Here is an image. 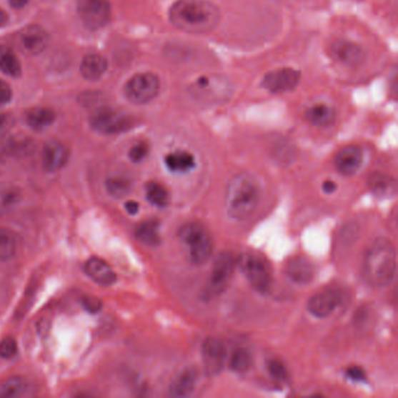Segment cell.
<instances>
[{
  "mask_svg": "<svg viewBox=\"0 0 398 398\" xmlns=\"http://www.w3.org/2000/svg\"><path fill=\"white\" fill-rule=\"evenodd\" d=\"M169 16L176 29L189 34L213 32L221 21L220 9L209 0H176Z\"/></svg>",
  "mask_w": 398,
  "mask_h": 398,
  "instance_id": "1",
  "label": "cell"
},
{
  "mask_svg": "<svg viewBox=\"0 0 398 398\" xmlns=\"http://www.w3.org/2000/svg\"><path fill=\"white\" fill-rule=\"evenodd\" d=\"M396 272V249L389 239H377L370 246L363 263V276L374 287L392 283Z\"/></svg>",
  "mask_w": 398,
  "mask_h": 398,
  "instance_id": "2",
  "label": "cell"
},
{
  "mask_svg": "<svg viewBox=\"0 0 398 398\" xmlns=\"http://www.w3.org/2000/svg\"><path fill=\"white\" fill-rule=\"evenodd\" d=\"M261 191L257 180L249 174L234 176L226 191V211L233 220H247L255 213Z\"/></svg>",
  "mask_w": 398,
  "mask_h": 398,
  "instance_id": "3",
  "label": "cell"
},
{
  "mask_svg": "<svg viewBox=\"0 0 398 398\" xmlns=\"http://www.w3.org/2000/svg\"><path fill=\"white\" fill-rule=\"evenodd\" d=\"M179 237L188 248V254L194 265H204L213 254V239L207 230L199 223H186L179 232Z\"/></svg>",
  "mask_w": 398,
  "mask_h": 398,
  "instance_id": "4",
  "label": "cell"
},
{
  "mask_svg": "<svg viewBox=\"0 0 398 398\" xmlns=\"http://www.w3.org/2000/svg\"><path fill=\"white\" fill-rule=\"evenodd\" d=\"M236 261L237 267L252 289L259 293H267L270 290L272 276L264 258L254 252H244Z\"/></svg>",
  "mask_w": 398,
  "mask_h": 398,
  "instance_id": "5",
  "label": "cell"
},
{
  "mask_svg": "<svg viewBox=\"0 0 398 398\" xmlns=\"http://www.w3.org/2000/svg\"><path fill=\"white\" fill-rule=\"evenodd\" d=\"M159 90V77L153 73L136 74L124 86L125 97L138 106L150 103L158 96Z\"/></svg>",
  "mask_w": 398,
  "mask_h": 398,
  "instance_id": "6",
  "label": "cell"
},
{
  "mask_svg": "<svg viewBox=\"0 0 398 398\" xmlns=\"http://www.w3.org/2000/svg\"><path fill=\"white\" fill-rule=\"evenodd\" d=\"M90 126L97 134H121L130 130L134 126V119L123 112L111 108H99L90 116Z\"/></svg>",
  "mask_w": 398,
  "mask_h": 398,
  "instance_id": "7",
  "label": "cell"
},
{
  "mask_svg": "<svg viewBox=\"0 0 398 398\" xmlns=\"http://www.w3.org/2000/svg\"><path fill=\"white\" fill-rule=\"evenodd\" d=\"M237 267V261L230 252H222L214 261L209 281L206 287V296L208 298L219 296L226 290L234 271Z\"/></svg>",
  "mask_w": 398,
  "mask_h": 398,
  "instance_id": "8",
  "label": "cell"
},
{
  "mask_svg": "<svg viewBox=\"0 0 398 398\" xmlns=\"http://www.w3.org/2000/svg\"><path fill=\"white\" fill-rule=\"evenodd\" d=\"M76 11L86 29L99 31L111 19V5L109 0H77Z\"/></svg>",
  "mask_w": 398,
  "mask_h": 398,
  "instance_id": "9",
  "label": "cell"
},
{
  "mask_svg": "<svg viewBox=\"0 0 398 398\" xmlns=\"http://www.w3.org/2000/svg\"><path fill=\"white\" fill-rule=\"evenodd\" d=\"M302 75L293 68H279L265 75L262 86L272 94H284L294 89Z\"/></svg>",
  "mask_w": 398,
  "mask_h": 398,
  "instance_id": "10",
  "label": "cell"
},
{
  "mask_svg": "<svg viewBox=\"0 0 398 398\" xmlns=\"http://www.w3.org/2000/svg\"><path fill=\"white\" fill-rule=\"evenodd\" d=\"M201 355L204 370L208 375H219L226 366L227 349L222 341L219 339H206L201 347Z\"/></svg>",
  "mask_w": 398,
  "mask_h": 398,
  "instance_id": "11",
  "label": "cell"
},
{
  "mask_svg": "<svg viewBox=\"0 0 398 398\" xmlns=\"http://www.w3.org/2000/svg\"><path fill=\"white\" fill-rule=\"evenodd\" d=\"M341 293L337 289H325L311 297L307 303L309 312L316 318H327L341 304Z\"/></svg>",
  "mask_w": 398,
  "mask_h": 398,
  "instance_id": "12",
  "label": "cell"
},
{
  "mask_svg": "<svg viewBox=\"0 0 398 398\" xmlns=\"http://www.w3.org/2000/svg\"><path fill=\"white\" fill-rule=\"evenodd\" d=\"M18 45L26 55H38L48 46V34L39 26H27L18 34Z\"/></svg>",
  "mask_w": 398,
  "mask_h": 398,
  "instance_id": "13",
  "label": "cell"
},
{
  "mask_svg": "<svg viewBox=\"0 0 398 398\" xmlns=\"http://www.w3.org/2000/svg\"><path fill=\"white\" fill-rule=\"evenodd\" d=\"M69 150L59 141H48L42 150V166L47 172H58L67 165Z\"/></svg>",
  "mask_w": 398,
  "mask_h": 398,
  "instance_id": "14",
  "label": "cell"
},
{
  "mask_svg": "<svg viewBox=\"0 0 398 398\" xmlns=\"http://www.w3.org/2000/svg\"><path fill=\"white\" fill-rule=\"evenodd\" d=\"M362 151L357 146H349L341 149L335 156V167L342 176H351L360 169L362 165Z\"/></svg>",
  "mask_w": 398,
  "mask_h": 398,
  "instance_id": "15",
  "label": "cell"
},
{
  "mask_svg": "<svg viewBox=\"0 0 398 398\" xmlns=\"http://www.w3.org/2000/svg\"><path fill=\"white\" fill-rule=\"evenodd\" d=\"M84 271L89 278L102 287H110L116 282L115 271L101 258H90L84 265Z\"/></svg>",
  "mask_w": 398,
  "mask_h": 398,
  "instance_id": "16",
  "label": "cell"
},
{
  "mask_svg": "<svg viewBox=\"0 0 398 398\" xmlns=\"http://www.w3.org/2000/svg\"><path fill=\"white\" fill-rule=\"evenodd\" d=\"M198 382V372L194 368H186L173 379L169 387V394L172 397L184 398L191 396Z\"/></svg>",
  "mask_w": 398,
  "mask_h": 398,
  "instance_id": "17",
  "label": "cell"
},
{
  "mask_svg": "<svg viewBox=\"0 0 398 398\" xmlns=\"http://www.w3.org/2000/svg\"><path fill=\"white\" fill-rule=\"evenodd\" d=\"M368 188L379 199H390L397 193V182L384 173L375 172L368 178Z\"/></svg>",
  "mask_w": 398,
  "mask_h": 398,
  "instance_id": "18",
  "label": "cell"
},
{
  "mask_svg": "<svg viewBox=\"0 0 398 398\" xmlns=\"http://www.w3.org/2000/svg\"><path fill=\"white\" fill-rule=\"evenodd\" d=\"M285 272L291 281L297 284H307L314 277V269L311 262L304 257L291 258L285 267Z\"/></svg>",
  "mask_w": 398,
  "mask_h": 398,
  "instance_id": "19",
  "label": "cell"
},
{
  "mask_svg": "<svg viewBox=\"0 0 398 398\" xmlns=\"http://www.w3.org/2000/svg\"><path fill=\"white\" fill-rule=\"evenodd\" d=\"M332 51L337 60L347 66H357L364 58L362 47L354 42L344 41V40L335 42Z\"/></svg>",
  "mask_w": 398,
  "mask_h": 398,
  "instance_id": "20",
  "label": "cell"
},
{
  "mask_svg": "<svg viewBox=\"0 0 398 398\" xmlns=\"http://www.w3.org/2000/svg\"><path fill=\"white\" fill-rule=\"evenodd\" d=\"M106 69H108V61L102 55H86L81 62V75L84 80L90 82L99 81L106 73Z\"/></svg>",
  "mask_w": 398,
  "mask_h": 398,
  "instance_id": "21",
  "label": "cell"
},
{
  "mask_svg": "<svg viewBox=\"0 0 398 398\" xmlns=\"http://www.w3.org/2000/svg\"><path fill=\"white\" fill-rule=\"evenodd\" d=\"M305 118L311 124L318 128H328L334 124L337 119V111L333 106L318 103L309 106L305 112Z\"/></svg>",
  "mask_w": 398,
  "mask_h": 398,
  "instance_id": "22",
  "label": "cell"
},
{
  "mask_svg": "<svg viewBox=\"0 0 398 398\" xmlns=\"http://www.w3.org/2000/svg\"><path fill=\"white\" fill-rule=\"evenodd\" d=\"M23 199L18 186L11 182H0V217L12 213Z\"/></svg>",
  "mask_w": 398,
  "mask_h": 398,
  "instance_id": "23",
  "label": "cell"
},
{
  "mask_svg": "<svg viewBox=\"0 0 398 398\" xmlns=\"http://www.w3.org/2000/svg\"><path fill=\"white\" fill-rule=\"evenodd\" d=\"M164 161L169 171L179 174L189 172L195 167L194 156L185 150L174 151L166 154Z\"/></svg>",
  "mask_w": 398,
  "mask_h": 398,
  "instance_id": "24",
  "label": "cell"
},
{
  "mask_svg": "<svg viewBox=\"0 0 398 398\" xmlns=\"http://www.w3.org/2000/svg\"><path fill=\"white\" fill-rule=\"evenodd\" d=\"M26 123L34 129V130L41 131L51 126L54 123L55 115L54 110L49 108H44V106H36V108L29 109L26 112Z\"/></svg>",
  "mask_w": 398,
  "mask_h": 398,
  "instance_id": "25",
  "label": "cell"
},
{
  "mask_svg": "<svg viewBox=\"0 0 398 398\" xmlns=\"http://www.w3.org/2000/svg\"><path fill=\"white\" fill-rule=\"evenodd\" d=\"M0 71L9 76L19 77L21 75V64L12 48L0 46Z\"/></svg>",
  "mask_w": 398,
  "mask_h": 398,
  "instance_id": "26",
  "label": "cell"
},
{
  "mask_svg": "<svg viewBox=\"0 0 398 398\" xmlns=\"http://www.w3.org/2000/svg\"><path fill=\"white\" fill-rule=\"evenodd\" d=\"M136 237L144 244L150 247L158 246L160 243L159 223L156 221H145L136 228Z\"/></svg>",
  "mask_w": 398,
  "mask_h": 398,
  "instance_id": "27",
  "label": "cell"
},
{
  "mask_svg": "<svg viewBox=\"0 0 398 398\" xmlns=\"http://www.w3.org/2000/svg\"><path fill=\"white\" fill-rule=\"evenodd\" d=\"M27 390V383L21 377H11L0 384V398L20 397Z\"/></svg>",
  "mask_w": 398,
  "mask_h": 398,
  "instance_id": "28",
  "label": "cell"
},
{
  "mask_svg": "<svg viewBox=\"0 0 398 398\" xmlns=\"http://www.w3.org/2000/svg\"><path fill=\"white\" fill-rule=\"evenodd\" d=\"M146 199L153 206L164 208L169 204V193L161 184L150 182L146 185Z\"/></svg>",
  "mask_w": 398,
  "mask_h": 398,
  "instance_id": "29",
  "label": "cell"
},
{
  "mask_svg": "<svg viewBox=\"0 0 398 398\" xmlns=\"http://www.w3.org/2000/svg\"><path fill=\"white\" fill-rule=\"evenodd\" d=\"M16 252V236L11 230L0 228V261H9Z\"/></svg>",
  "mask_w": 398,
  "mask_h": 398,
  "instance_id": "30",
  "label": "cell"
},
{
  "mask_svg": "<svg viewBox=\"0 0 398 398\" xmlns=\"http://www.w3.org/2000/svg\"><path fill=\"white\" fill-rule=\"evenodd\" d=\"M252 357L250 354L243 349L239 348L234 352L233 355L230 357L229 367L230 369L233 370L234 373L244 374L250 369L252 367Z\"/></svg>",
  "mask_w": 398,
  "mask_h": 398,
  "instance_id": "31",
  "label": "cell"
},
{
  "mask_svg": "<svg viewBox=\"0 0 398 398\" xmlns=\"http://www.w3.org/2000/svg\"><path fill=\"white\" fill-rule=\"evenodd\" d=\"M106 191L109 194L116 199L124 198L129 194L131 189V182L128 179L121 176H112L109 178L106 182Z\"/></svg>",
  "mask_w": 398,
  "mask_h": 398,
  "instance_id": "32",
  "label": "cell"
},
{
  "mask_svg": "<svg viewBox=\"0 0 398 398\" xmlns=\"http://www.w3.org/2000/svg\"><path fill=\"white\" fill-rule=\"evenodd\" d=\"M268 370L269 374H270L276 381L287 382V379H289L287 368H285V366H284L281 361L271 360L270 362L268 363Z\"/></svg>",
  "mask_w": 398,
  "mask_h": 398,
  "instance_id": "33",
  "label": "cell"
},
{
  "mask_svg": "<svg viewBox=\"0 0 398 398\" xmlns=\"http://www.w3.org/2000/svg\"><path fill=\"white\" fill-rule=\"evenodd\" d=\"M149 152H150L149 144L146 141H141V143L136 144V145L131 147L130 152H129V158L134 163H141V161H143L146 158Z\"/></svg>",
  "mask_w": 398,
  "mask_h": 398,
  "instance_id": "34",
  "label": "cell"
},
{
  "mask_svg": "<svg viewBox=\"0 0 398 398\" xmlns=\"http://www.w3.org/2000/svg\"><path fill=\"white\" fill-rule=\"evenodd\" d=\"M16 352H18V344H16V341L11 337L4 339L0 342V357L4 359H11L16 355Z\"/></svg>",
  "mask_w": 398,
  "mask_h": 398,
  "instance_id": "35",
  "label": "cell"
},
{
  "mask_svg": "<svg viewBox=\"0 0 398 398\" xmlns=\"http://www.w3.org/2000/svg\"><path fill=\"white\" fill-rule=\"evenodd\" d=\"M12 99V89L9 83L0 79V106H6Z\"/></svg>",
  "mask_w": 398,
  "mask_h": 398,
  "instance_id": "36",
  "label": "cell"
},
{
  "mask_svg": "<svg viewBox=\"0 0 398 398\" xmlns=\"http://www.w3.org/2000/svg\"><path fill=\"white\" fill-rule=\"evenodd\" d=\"M83 305L89 312L93 313L99 312V309H102L101 300L95 297H86V299L83 300Z\"/></svg>",
  "mask_w": 398,
  "mask_h": 398,
  "instance_id": "37",
  "label": "cell"
},
{
  "mask_svg": "<svg viewBox=\"0 0 398 398\" xmlns=\"http://www.w3.org/2000/svg\"><path fill=\"white\" fill-rule=\"evenodd\" d=\"M347 376L353 381H364L366 379V372L361 367L353 366L347 369Z\"/></svg>",
  "mask_w": 398,
  "mask_h": 398,
  "instance_id": "38",
  "label": "cell"
},
{
  "mask_svg": "<svg viewBox=\"0 0 398 398\" xmlns=\"http://www.w3.org/2000/svg\"><path fill=\"white\" fill-rule=\"evenodd\" d=\"M13 117L9 114H0V134H5L12 128Z\"/></svg>",
  "mask_w": 398,
  "mask_h": 398,
  "instance_id": "39",
  "label": "cell"
},
{
  "mask_svg": "<svg viewBox=\"0 0 398 398\" xmlns=\"http://www.w3.org/2000/svg\"><path fill=\"white\" fill-rule=\"evenodd\" d=\"M125 209L131 215H136L139 211V204L136 201H129L128 204H125Z\"/></svg>",
  "mask_w": 398,
  "mask_h": 398,
  "instance_id": "40",
  "label": "cell"
},
{
  "mask_svg": "<svg viewBox=\"0 0 398 398\" xmlns=\"http://www.w3.org/2000/svg\"><path fill=\"white\" fill-rule=\"evenodd\" d=\"M335 188H337L335 182L329 181V180L324 182V185H322V189H324V191H325V193H327V194H331V193H333V191H335Z\"/></svg>",
  "mask_w": 398,
  "mask_h": 398,
  "instance_id": "41",
  "label": "cell"
},
{
  "mask_svg": "<svg viewBox=\"0 0 398 398\" xmlns=\"http://www.w3.org/2000/svg\"><path fill=\"white\" fill-rule=\"evenodd\" d=\"M29 0H9V4L13 9H23L27 4H29Z\"/></svg>",
  "mask_w": 398,
  "mask_h": 398,
  "instance_id": "42",
  "label": "cell"
},
{
  "mask_svg": "<svg viewBox=\"0 0 398 398\" xmlns=\"http://www.w3.org/2000/svg\"><path fill=\"white\" fill-rule=\"evenodd\" d=\"M7 23H9V16H7V13L3 9H0V29L4 27V26H6Z\"/></svg>",
  "mask_w": 398,
  "mask_h": 398,
  "instance_id": "43",
  "label": "cell"
}]
</instances>
